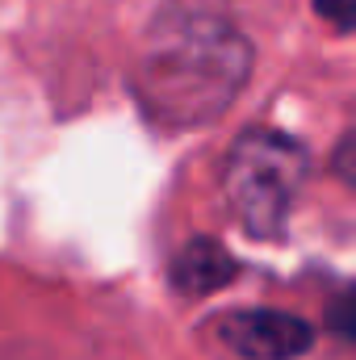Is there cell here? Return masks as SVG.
I'll list each match as a JSON object with an SVG mask.
<instances>
[{
  "label": "cell",
  "mask_w": 356,
  "mask_h": 360,
  "mask_svg": "<svg viewBox=\"0 0 356 360\" xmlns=\"http://www.w3.org/2000/svg\"><path fill=\"white\" fill-rule=\"evenodd\" d=\"M314 13L336 30H352V0H314Z\"/></svg>",
  "instance_id": "5"
},
{
  "label": "cell",
  "mask_w": 356,
  "mask_h": 360,
  "mask_svg": "<svg viewBox=\"0 0 356 360\" xmlns=\"http://www.w3.org/2000/svg\"><path fill=\"white\" fill-rule=\"evenodd\" d=\"M218 340L243 360H298L314 348L310 323L285 310H235L218 319Z\"/></svg>",
  "instance_id": "3"
},
{
  "label": "cell",
  "mask_w": 356,
  "mask_h": 360,
  "mask_svg": "<svg viewBox=\"0 0 356 360\" xmlns=\"http://www.w3.org/2000/svg\"><path fill=\"white\" fill-rule=\"evenodd\" d=\"M252 76V42L243 30L197 4L164 8L139 51L134 92L151 122L193 130L231 109Z\"/></svg>",
  "instance_id": "1"
},
{
  "label": "cell",
  "mask_w": 356,
  "mask_h": 360,
  "mask_svg": "<svg viewBox=\"0 0 356 360\" xmlns=\"http://www.w3.org/2000/svg\"><path fill=\"white\" fill-rule=\"evenodd\" d=\"M235 272L239 269H235V260H231V252H227L222 243H214V239H193V243L177 256V264H172V281H177L180 293L205 297V293H218L222 285H231Z\"/></svg>",
  "instance_id": "4"
},
{
  "label": "cell",
  "mask_w": 356,
  "mask_h": 360,
  "mask_svg": "<svg viewBox=\"0 0 356 360\" xmlns=\"http://www.w3.org/2000/svg\"><path fill=\"white\" fill-rule=\"evenodd\" d=\"M310 176V155L281 130H248L231 143L222 164V197L239 226L256 239H272L298 205Z\"/></svg>",
  "instance_id": "2"
}]
</instances>
